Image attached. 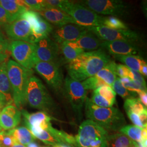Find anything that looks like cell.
<instances>
[{
    "mask_svg": "<svg viewBox=\"0 0 147 147\" xmlns=\"http://www.w3.org/2000/svg\"><path fill=\"white\" fill-rule=\"evenodd\" d=\"M107 147H138L135 142L123 134H116L108 136Z\"/></svg>",
    "mask_w": 147,
    "mask_h": 147,
    "instance_id": "44dd1931",
    "label": "cell"
},
{
    "mask_svg": "<svg viewBox=\"0 0 147 147\" xmlns=\"http://www.w3.org/2000/svg\"><path fill=\"white\" fill-rule=\"evenodd\" d=\"M7 63L0 64V92L5 96L8 105L13 102V93L7 71Z\"/></svg>",
    "mask_w": 147,
    "mask_h": 147,
    "instance_id": "ac0fdd59",
    "label": "cell"
},
{
    "mask_svg": "<svg viewBox=\"0 0 147 147\" xmlns=\"http://www.w3.org/2000/svg\"><path fill=\"white\" fill-rule=\"evenodd\" d=\"M115 58L124 63L127 67L137 72L140 71L143 63L145 61L139 55H115Z\"/></svg>",
    "mask_w": 147,
    "mask_h": 147,
    "instance_id": "603a6c76",
    "label": "cell"
},
{
    "mask_svg": "<svg viewBox=\"0 0 147 147\" xmlns=\"http://www.w3.org/2000/svg\"><path fill=\"white\" fill-rule=\"evenodd\" d=\"M26 147H39V146L36 143L34 142H32L28 143L26 146Z\"/></svg>",
    "mask_w": 147,
    "mask_h": 147,
    "instance_id": "f6af8a7d",
    "label": "cell"
},
{
    "mask_svg": "<svg viewBox=\"0 0 147 147\" xmlns=\"http://www.w3.org/2000/svg\"><path fill=\"white\" fill-rule=\"evenodd\" d=\"M131 70L132 73L133 74V76H134V78H133L132 81H137L139 82L140 83H141L143 86L147 87L146 82L142 75L139 72L132 70L131 69Z\"/></svg>",
    "mask_w": 147,
    "mask_h": 147,
    "instance_id": "ab89813d",
    "label": "cell"
},
{
    "mask_svg": "<svg viewBox=\"0 0 147 147\" xmlns=\"http://www.w3.org/2000/svg\"><path fill=\"white\" fill-rule=\"evenodd\" d=\"M1 129H2V128H1V126H0V131H1Z\"/></svg>",
    "mask_w": 147,
    "mask_h": 147,
    "instance_id": "681fc988",
    "label": "cell"
},
{
    "mask_svg": "<svg viewBox=\"0 0 147 147\" xmlns=\"http://www.w3.org/2000/svg\"><path fill=\"white\" fill-rule=\"evenodd\" d=\"M62 11L73 20L75 24L84 27L103 26L104 16L96 14L78 2L67 1Z\"/></svg>",
    "mask_w": 147,
    "mask_h": 147,
    "instance_id": "8992f818",
    "label": "cell"
},
{
    "mask_svg": "<svg viewBox=\"0 0 147 147\" xmlns=\"http://www.w3.org/2000/svg\"><path fill=\"white\" fill-rule=\"evenodd\" d=\"M9 131L17 143L25 146L28 143L33 142L36 138L31 132L26 127L20 126L16 127L9 130Z\"/></svg>",
    "mask_w": 147,
    "mask_h": 147,
    "instance_id": "7402d4cb",
    "label": "cell"
},
{
    "mask_svg": "<svg viewBox=\"0 0 147 147\" xmlns=\"http://www.w3.org/2000/svg\"><path fill=\"white\" fill-rule=\"evenodd\" d=\"M112 88L115 92L120 95L123 99H129L132 98H136V93H132L127 89L123 86L120 81L119 78H117L114 83L112 86Z\"/></svg>",
    "mask_w": 147,
    "mask_h": 147,
    "instance_id": "f546056e",
    "label": "cell"
},
{
    "mask_svg": "<svg viewBox=\"0 0 147 147\" xmlns=\"http://www.w3.org/2000/svg\"><path fill=\"white\" fill-rule=\"evenodd\" d=\"M85 114L89 120L93 121L105 130L120 131L126 125L125 117L115 107H101L94 105L89 98L85 101Z\"/></svg>",
    "mask_w": 147,
    "mask_h": 147,
    "instance_id": "7a4b0ae2",
    "label": "cell"
},
{
    "mask_svg": "<svg viewBox=\"0 0 147 147\" xmlns=\"http://www.w3.org/2000/svg\"><path fill=\"white\" fill-rule=\"evenodd\" d=\"M101 47L105 49L113 56L137 55L141 53L135 42L126 41L102 42Z\"/></svg>",
    "mask_w": 147,
    "mask_h": 147,
    "instance_id": "9a60e30c",
    "label": "cell"
},
{
    "mask_svg": "<svg viewBox=\"0 0 147 147\" xmlns=\"http://www.w3.org/2000/svg\"><path fill=\"white\" fill-rule=\"evenodd\" d=\"M124 107L125 111H131L138 115L147 111V107L142 105L137 98L127 99L125 101Z\"/></svg>",
    "mask_w": 147,
    "mask_h": 147,
    "instance_id": "83f0119b",
    "label": "cell"
},
{
    "mask_svg": "<svg viewBox=\"0 0 147 147\" xmlns=\"http://www.w3.org/2000/svg\"><path fill=\"white\" fill-rule=\"evenodd\" d=\"M5 34L13 41L20 40L36 43L30 24L25 20L19 18L11 22L5 27Z\"/></svg>",
    "mask_w": 147,
    "mask_h": 147,
    "instance_id": "4fadbf2b",
    "label": "cell"
},
{
    "mask_svg": "<svg viewBox=\"0 0 147 147\" xmlns=\"http://www.w3.org/2000/svg\"><path fill=\"white\" fill-rule=\"evenodd\" d=\"M30 131L31 132L32 135L35 138H38L48 145L53 146V147H54L57 145L64 144L57 137L47 130H42L41 129H33L30 130Z\"/></svg>",
    "mask_w": 147,
    "mask_h": 147,
    "instance_id": "cb8c5ba5",
    "label": "cell"
},
{
    "mask_svg": "<svg viewBox=\"0 0 147 147\" xmlns=\"http://www.w3.org/2000/svg\"><path fill=\"white\" fill-rule=\"evenodd\" d=\"M24 2L28 6L30 11L38 12L45 9L43 0H24Z\"/></svg>",
    "mask_w": 147,
    "mask_h": 147,
    "instance_id": "d590c367",
    "label": "cell"
},
{
    "mask_svg": "<svg viewBox=\"0 0 147 147\" xmlns=\"http://www.w3.org/2000/svg\"><path fill=\"white\" fill-rule=\"evenodd\" d=\"M139 73L141 74L142 75H143L145 77H147V63L145 62L144 63L142 64Z\"/></svg>",
    "mask_w": 147,
    "mask_h": 147,
    "instance_id": "7bdbcfd3",
    "label": "cell"
},
{
    "mask_svg": "<svg viewBox=\"0 0 147 147\" xmlns=\"http://www.w3.org/2000/svg\"><path fill=\"white\" fill-rule=\"evenodd\" d=\"M9 51L16 62L24 68L32 70L38 62L35 43L15 40L9 43Z\"/></svg>",
    "mask_w": 147,
    "mask_h": 147,
    "instance_id": "ba28073f",
    "label": "cell"
},
{
    "mask_svg": "<svg viewBox=\"0 0 147 147\" xmlns=\"http://www.w3.org/2000/svg\"><path fill=\"white\" fill-rule=\"evenodd\" d=\"M16 143L9 131H0V147H11Z\"/></svg>",
    "mask_w": 147,
    "mask_h": 147,
    "instance_id": "d6a6232c",
    "label": "cell"
},
{
    "mask_svg": "<svg viewBox=\"0 0 147 147\" xmlns=\"http://www.w3.org/2000/svg\"><path fill=\"white\" fill-rule=\"evenodd\" d=\"M102 42V41L95 34L88 30L76 41L67 44L70 47L74 49H81L84 51H92L99 49L101 47Z\"/></svg>",
    "mask_w": 147,
    "mask_h": 147,
    "instance_id": "e0dca14e",
    "label": "cell"
},
{
    "mask_svg": "<svg viewBox=\"0 0 147 147\" xmlns=\"http://www.w3.org/2000/svg\"><path fill=\"white\" fill-rule=\"evenodd\" d=\"M11 147H26L25 146H24L22 144H21L20 143H16L15 144H14L13 146Z\"/></svg>",
    "mask_w": 147,
    "mask_h": 147,
    "instance_id": "7dc6e473",
    "label": "cell"
},
{
    "mask_svg": "<svg viewBox=\"0 0 147 147\" xmlns=\"http://www.w3.org/2000/svg\"><path fill=\"white\" fill-rule=\"evenodd\" d=\"M126 112L128 117L135 126H138L142 129L147 128V127L144 126L143 124H142L139 115L132 112L131 111H126Z\"/></svg>",
    "mask_w": 147,
    "mask_h": 147,
    "instance_id": "8d00e7d4",
    "label": "cell"
},
{
    "mask_svg": "<svg viewBox=\"0 0 147 147\" xmlns=\"http://www.w3.org/2000/svg\"><path fill=\"white\" fill-rule=\"evenodd\" d=\"M9 52H10L9 42L7 40L0 42V64L8 62Z\"/></svg>",
    "mask_w": 147,
    "mask_h": 147,
    "instance_id": "e575fe53",
    "label": "cell"
},
{
    "mask_svg": "<svg viewBox=\"0 0 147 147\" xmlns=\"http://www.w3.org/2000/svg\"><path fill=\"white\" fill-rule=\"evenodd\" d=\"M103 26L113 30H128L126 24L119 18L110 16L105 17L103 22Z\"/></svg>",
    "mask_w": 147,
    "mask_h": 147,
    "instance_id": "f1b7e54d",
    "label": "cell"
},
{
    "mask_svg": "<svg viewBox=\"0 0 147 147\" xmlns=\"http://www.w3.org/2000/svg\"><path fill=\"white\" fill-rule=\"evenodd\" d=\"M130 73V69L127 67L123 64H117L116 66V74L121 78L124 77H129Z\"/></svg>",
    "mask_w": 147,
    "mask_h": 147,
    "instance_id": "f35d334b",
    "label": "cell"
},
{
    "mask_svg": "<svg viewBox=\"0 0 147 147\" xmlns=\"http://www.w3.org/2000/svg\"><path fill=\"white\" fill-rule=\"evenodd\" d=\"M81 84L86 90L89 89L94 90L102 86H109L103 80L96 77V76H93L85 80L82 81V82H81Z\"/></svg>",
    "mask_w": 147,
    "mask_h": 147,
    "instance_id": "1f68e13d",
    "label": "cell"
},
{
    "mask_svg": "<svg viewBox=\"0 0 147 147\" xmlns=\"http://www.w3.org/2000/svg\"><path fill=\"white\" fill-rule=\"evenodd\" d=\"M7 105H8V104L6 100L5 96L0 92V112Z\"/></svg>",
    "mask_w": 147,
    "mask_h": 147,
    "instance_id": "b9f144b4",
    "label": "cell"
},
{
    "mask_svg": "<svg viewBox=\"0 0 147 147\" xmlns=\"http://www.w3.org/2000/svg\"><path fill=\"white\" fill-rule=\"evenodd\" d=\"M88 31L87 27L75 24H68L57 27L52 32L53 40L59 45L63 43L74 42Z\"/></svg>",
    "mask_w": 147,
    "mask_h": 147,
    "instance_id": "5bb4252c",
    "label": "cell"
},
{
    "mask_svg": "<svg viewBox=\"0 0 147 147\" xmlns=\"http://www.w3.org/2000/svg\"><path fill=\"white\" fill-rule=\"evenodd\" d=\"M139 98L138 100L144 107H147V91H142L138 93Z\"/></svg>",
    "mask_w": 147,
    "mask_h": 147,
    "instance_id": "60d3db41",
    "label": "cell"
},
{
    "mask_svg": "<svg viewBox=\"0 0 147 147\" xmlns=\"http://www.w3.org/2000/svg\"><path fill=\"white\" fill-rule=\"evenodd\" d=\"M108 132L91 120L83 121L75 137L78 147H107Z\"/></svg>",
    "mask_w": 147,
    "mask_h": 147,
    "instance_id": "277c9868",
    "label": "cell"
},
{
    "mask_svg": "<svg viewBox=\"0 0 147 147\" xmlns=\"http://www.w3.org/2000/svg\"><path fill=\"white\" fill-rule=\"evenodd\" d=\"M26 100L32 108L49 112L53 111L55 105L47 89L40 80L34 76L29 79L26 93Z\"/></svg>",
    "mask_w": 147,
    "mask_h": 147,
    "instance_id": "5b68a950",
    "label": "cell"
},
{
    "mask_svg": "<svg viewBox=\"0 0 147 147\" xmlns=\"http://www.w3.org/2000/svg\"><path fill=\"white\" fill-rule=\"evenodd\" d=\"M6 39L5 37L4 34H3V33L1 31V30H0V42H4V41H6Z\"/></svg>",
    "mask_w": 147,
    "mask_h": 147,
    "instance_id": "bcb514c9",
    "label": "cell"
},
{
    "mask_svg": "<svg viewBox=\"0 0 147 147\" xmlns=\"http://www.w3.org/2000/svg\"><path fill=\"white\" fill-rule=\"evenodd\" d=\"M142 128L135 125H125L123 126L119 131L125 135L131 140L136 142L142 141Z\"/></svg>",
    "mask_w": 147,
    "mask_h": 147,
    "instance_id": "4316f807",
    "label": "cell"
},
{
    "mask_svg": "<svg viewBox=\"0 0 147 147\" xmlns=\"http://www.w3.org/2000/svg\"><path fill=\"white\" fill-rule=\"evenodd\" d=\"M21 112L13 105L5 106L0 112V126L5 130H11L18 126L21 121Z\"/></svg>",
    "mask_w": 147,
    "mask_h": 147,
    "instance_id": "2e32d148",
    "label": "cell"
},
{
    "mask_svg": "<svg viewBox=\"0 0 147 147\" xmlns=\"http://www.w3.org/2000/svg\"><path fill=\"white\" fill-rule=\"evenodd\" d=\"M117 64L114 61L111 60L110 62L95 76L103 80L109 86L112 87V84L117 78L116 74Z\"/></svg>",
    "mask_w": 147,
    "mask_h": 147,
    "instance_id": "ffe728a7",
    "label": "cell"
},
{
    "mask_svg": "<svg viewBox=\"0 0 147 147\" xmlns=\"http://www.w3.org/2000/svg\"><path fill=\"white\" fill-rule=\"evenodd\" d=\"M59 46L61 53L64 57L63 61L67 63L73 61L84 52L82 49H74L70 47L67 43H63Z\"/></svg>",
    "mask_w": 147,
    "mask_h": 147,
    "instance_id": "d4e9b609",
    "label": "cell"
},
{
    "mask_svg": "<svg viewBox=\"0 0 147 147\" xmlns=\"http://www.w3.org/2000/svg\"><path fill=\"white\" fill-rule=\"evenodd\" d=\"M34 68L54 90L59 92L63 89L64 80L59 64L38 61Z\"/></svg>",
    "mask_w": 147,
    "mask_h": 147,
    "instance_id": "8fae6325",
    "label": "cell"
},
{
    "mask_svg": "<svg viewBox=\"0 0 147 147\" xmlns=\"http://www.w3.org/2000/svg\"><path fill=\"white\" fill-rule=\"evenodd\" d=\"M147 128H144L142 129V140L147 139Z\"/></svg>",
    "mask_w": 147,
    "mask_h": 147,
    "instance_id": "ee69618b",
    "label": "cell"
},
{
    "mask_svg": "<svg viewBox=\"0 0 147 147\" xmlns=\"http://www.w3.org/2000/svg\"><path fill=\"white\" fill-rule=\"evenodd\" d=\"M7 71L12 89L13 102L19 109L26 103L27 87L33 71L11 59L7 63Z\"/></svg>",
    "mask_w": 147,
    "mask_h": 147,
    "instance_id": "3957f363",
    "label": "cell"
},
{
    "mask_svg": "<svg viewBox=\"0 0 147 147\" xmlns=\"http://www.w3.org/2000/svg\"><path fill=\"white\" fill-rule=\"evenodd\" d=\"M36 55L38 61L60 64L61 55L59 45L49 37L43 38L35 43Z\"/></svg>",
    "mask_w": 147,
    "mask_h": 147,
    "instance_id": "7c38bea8",
    "label": "cell"
},
{
    "mask_svg": "<svg viewBox=\"0 0 147 147\" xmlns=\"http://www.w3.org/2000/svg\"><path fill=\"white\" fill-rule=\"evenodd\" d=\"M11 22V18L7 11L0 5V26L5 27Z\"/></svg>",
    "mask_w": 147,
    "mask_h": 147,
    "instance_id": "74e56055",
    "label": "cell"
},
{
    "mask_svg": "<svg viewBox=\"0 0 147 147\" xmlns=\"http://www.w3.org/2000/svg\"><path fill=\"white\" fill-rule=\"evenodd\" d=\"M40 15L34 11H26L21 16V18L25 20L30 24L33 36L37 33L39 28Z\"/></svg>",
    "mask_w": 147,
    "mask_h": 147,
    "instance_id": "484cf974",
    "label": "cell"
},
{
    "mask_svg": "<svg viewBox=\"0 0 147 147\" xmlns=\"http://www.w3.org/2000/svg\"><path fill=\"white\" fill-rule=\"evenodd\" d=\"M94 93L100 95L113 105L116 103V93L110 86H104L94 90Z\"/></svg>",
    "mask_w": 147,
    "mask_h": 147,
    "instance_id": "4dcf8cb0",
    "label": "cell"
},
{
    "mask_svg": "<svg viewBox=\"0 0 147 147\" xmlns=\"http://www.w3.org/2000/svg\"><path fill=\"white\" fill-rule=\"evenodd\" d=\"M0 5L7 11L11 22L21 18L22 14L27 11L19 5L16 0H0Z\"/></svg>",
    "mask_w": 147,
    "mask_h": 147,
    "instance_id": "d6986e66",
    "label": "cell"
},
{
    "mask_svg": "<svg viewBox=\"0 0 147 147\" xmlns=\"http://www.w3.org/2000/svg\"></svg>",
    "mask_w": 147,
    "mask_h": 147,
    "instance_id": "f907efd6",
    "label": "cell"
},
{
    "mask_svg": "<svg viewBox=\"0 0 147 147\" xmlns=\"http://www.w3.org/2000/svg\"><path fill=\"white\" fill-rule=\"evenodd\" d=\"M110 61V56L101 49L84 52L67 63L69 76L79 82L84 81L95 76Z\"/></svg>",
    "mask_w": 147,
    "mask_h": 147,
    "instance_id": "6da1fadb",
    "label": "cell"
},
{
    "mask_svg": "<svg viewBox=\"0 0 147 147\" xmlns=\"http://www.w3.org/2000/svg\"><path fill=\"white\" fill-rule=\"evenodd\" d=\"M90 99L94 105L101 107L108 108L112 107L113 106L110 101L106 100L104 97H102L100 95L94 93H93L92 98Z\"/></svg>",
    "mask_w": 147,
    "mask_h": 147,
    "instance_id": "836d02e7",
    "label": "cell"
},
{
    "mask_svg": "<svg viewBox=\"0 0 147 147\" xmlns=\"http://www.w3.org/2000/svg\"><path fill=\"white\" fill-rule=\"evenodd\" d=\"M54 147H71L70 146L67 145V144H61V145H57L56 146H54Z\"/></svg>",
    "mask_w": 147,
    "mask_h": 147,
    "instance_id": "c3c4849f",
    "label": "cell"
},
{
    "mask_svg": "<svg viewBox=\"0 0 147 147\" xmlns=\"http://www.w3.org/2000/svg\"><path fill=\"white\" fill-rule=\"evenodd\" d=\"M64 94L72 106L74 112L80 119L82 117V110L87 98V90L81 82L67 76L63 85Z\"/></svg>",
    "mask_w": 147,
    "mask_h": 147,
    "instance_id": "9c48e42d",
    "label": "cell"
},
{
    "mask_svg": "<svg viewBox=\"0 0 147 147\" xmlns=\"http://www.w3.org/2000/svg\"><path fill=\"white\" fill-rule=\"evenodd\" d=\"M78 3L99 15L118 17L126 16L129 12L127 4L121 0H84Z\"/></svg>",
    "mask_w": 147,
    "mask_h": 147,
    "instance_id": "52a82bcc",
    "label": "cell"
},
{
    "mask_svg": "<svg viewBox=\"0 0 147 147\" xmlns=\"http://www.w3.org/2000/svg\"><path fill=\"white\" fill-rule=\"evenodd\" d=\"M102 42L126 41L135 42L140 37L136 32L128 30H113L105 26L87 27Z\"/></svg>",
    "mask_w": 147,
    "mask_h": 147,
    "instance_id": "30bf717a",
    "label": "cell"
}]
</instances>
